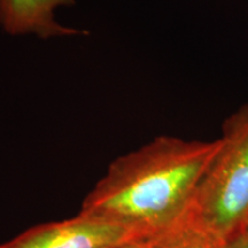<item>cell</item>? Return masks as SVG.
I'll use <instances>...</instances> for the list:
<instances>
[{"instance_id": "3", "label": "cell", "mask_w": 248, "mask_h": 248, "mask_svg": "<svg viewBox=\"0 0 248 248\" xmlns=\"http://www.w3.org/2000/svg\"><path fill=\"white\" fill-rule=\"evenodd\" d=\"M137 240L119 226L77 215L40 224L0 245V248H110Z\"/></svg>"}, {"instance_id": "4", "label": "cell", "mask_w": 248, "mask_h": 248, "mask_svg": "<svg viewBox=\"0 0 248 248\" xmlns=\"http://www.w3.org/2000/svg\"><path fill=\"white\" fill-rule=\"evenodd\" d=\"M74 0H0V26L12 36L35 35L53 38L80 35V31L61 26L55 11L74 5Z\"/></svg>"}, {"instance_id": "6", "label": "cell", "mask_w": 248, "mask_h": 248, "mask_svg": "<svg viewBox=\"0 0 248 248\" xmlns=\"http://www.w3.org/2000/svg\"><path fill=\"white\" fill-rule=\"evenodd\" d=\"M225 248H248V233H243L226 241Z\"/></svg>"}, {"instance_id": "2", "label": "cell", "mask_w": 248, "mask_h": 248, "mask_svg": "<svg viewBox=\"0 0 248 248\" xmlns=\"http://www.w3.org/2000/svg\"><path fill=\"white\" fill-rule=\"evenodd\" d=\"M223 240L248 229V105L223 126L222 147L203 175L187 212Z\"/></svg>"}, {"instance_id": "5", "label": "cell", "mask_w": 248, "mask_h": 248, "mask_svg": "<svg viewBox=\"0 0 248 248\" xmlns=\"http://www.w3.org/2000/svg\"><path fill=\"white\" fill-rule=\"evenodd\" d=\"M147 248H225L226 241L186 213L181 221L147 240Z\"/></svg>"}, {"instance_id": "1", "label": "cell", "mask_w": 248, "mask_h": 248, "mask_svg": "<svg viewBox=\"0 0 248 248\" xmlns=\"http://www.w3.org/2000/svg\"><path fill=\"white\" fill-rule=\"evenodd\" d=\"M222 147L213 141L160 136L122 155L89 192L79 215L147 241L181 221Z\"/></svg>"}, {"instance_id": "8", "label": "cell", "mask_w": 248, "mask_h": 248, "mask_svg": "<svg viewBox=\"0 0 248 248\" xmlns=\"http://www.w3.org/2000/svg\"><path fill=\"white\" fill-rule=\"evenodd\" d=\"M245 233H248V229H247V231H246V232H245Z\"/></svg>"}, {"instance_id": "7", "label": "cell", "mask_w": 248, "mask_h": 248, "mask_svg": "<svg viewBox=\"0 0 248 248\" xmlns=\"http://www.w3.org/2000/svg\"><path fill=\"white\" fill-rule=\"evenodd\" d=\"M110 248H147V243L146 241L141 240H130L125 241V243L119 244L116 246H113Z\"/></svg>"}]
</instances>
